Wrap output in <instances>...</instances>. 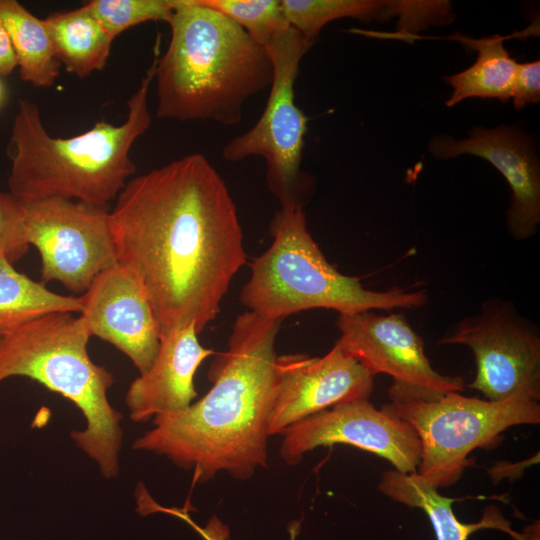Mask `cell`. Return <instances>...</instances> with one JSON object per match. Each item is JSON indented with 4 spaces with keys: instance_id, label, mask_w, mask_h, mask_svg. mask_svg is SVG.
Masks as SVG:
<instances>
[{
    "instance_id": "6da1fadb",
    "label": "cell",
    "mask_w": 540,
    "mask_h": 540,
    "mask_svg": "<svg viewBox=\"0 0 540 540\" xmlns=\"http://www.w3.org/2000/svg\"><path fill=\"white\" fill-rule=\"evenodd\" d=\"M118 262L142 279L160 336L216 319L246 263L228 187L210 161L189 154L130 178L109 210Z\"/></svg>"
},
{
    "instance_id": "7a4b0ae2",
    "label": "cell",
    "mask_w": 540,
    "mask_h": 540,
    "mask_svg": "<svg viewBox=\"0 0 540 540\" xmlns=\"http://www.w3.org/2000/svg\"><path fill=\"white\" fill-rule=\"evenodd\" d=\"M281 322L248 310L238 315L227 349L210 365L209 391L184 409L154 417L153 427L134 441L133 449L192 470L194 483L219 472L246 480L265 467Z\"/></svg>"
},
{
    "instance_id": "3957f363",
    "label": "cell",
    "mask_w": 540,
    "mask_h": 540,
    "mask_svg": "<svg viewBox=\"0 0 540 540\" xmlns=\"http://www.w3.org/2000/svg\"><path fill=\"white\" fill-rule=\"evenodd\" d=\"M168 24L170 41L154 74L157 118L239 124L246 101L271 86L267 49L199 0H177Z\"/></svg>"
},
{
    "instance_id": "277c9868",
    "label": "cell",
    "mask_w": 540,
    "mask_h": 540,
    "mask_svg": "<svg viewBox=\"0 0 540 540\" xmlns=\"http://www.w3.org/2000/svg\"><path fill=\"white\" fill-rule=\"evenodd\" d=\"M159 44L158 36L153 61L128 100L127 118L120 125L101 120L79 135L56 138L45 129L33 101H18L8 144V188L13 197L21 204L64 198L108 207L115 201L136 172L131 148L152 122L148 92Z\"/></svg>"
},
{
    "instance_id": "5b68a950",
    "label": "cell",
    "mask_w": 540,
    "mask_h": 540,
    "mask_svg": "<svg viewBox=\"0 0 540 540\" xmlns=\"http://www.w3.org/2000/svg\"><path fill=\"white\" fill-rule=\"evenodd\" d=\"M91 335L80 316L55 312L0 337V383L9 377L32 379L71 401L85 426L71 439L107 479L118 475L122 414L109 401L113 375L92 361Z\"/></svg>"
},
{
    "instance_id": "8992f818",
    "label": "cell",
    "mask_w": 540,
    "mask_h": 540,
    "mask_svg": "<svg viewBox=\"0 0 540 540\" xmlns=\"http://www.w3.org/2000/svg\"><path fill=\"white\" fill-rule=\"evenodd\" d=\"M272 243L251 265L241 303L261 317L282 321L309 309L355 314L375 309H417L424 290L372 291L360 279L340 273L323 255L306 225L302 205L280 208L270 225Z\"/></svg>"
},
{
    "instance_id": "52a82bcc",
    "label": "cell",
    "mask_w": 540,
    "mask_h": 540,
    "mask_svg": "<svg viewBox=\"0 0 540 540\" xmlns=\"http://www.w3.org/2000/svg\"><path fill=\"white\" fill-rule=\"evenodd\" d=\"M385 410L409 423L419 437L417 473L436 488L456 483L473 464L468 455L511 426L540 422L538 401L466 397L457 392L432 400L390 402Z\"/></svg>"
},
{
    "instance_id": "ba28073f",
    "label": "cell",
    "mask_w": 540,
    "mask_h": 540,
    "mask_svg": "<svg viewBox=\"0 0 540 540\" xmlns=\"http://www.w3.org/2000/svg\"><path fill=\"white\" fill-rule=\"evenodd\" d=\"M314 41L289 27L266 47L273 63V79L263 113L246 132L229 140L222 158L229 162L261 157L266 181L280 208L304 205L311 179L302 168L308 117L295 103V82L304 55Z\"/></svg>"
},
{
    "instance_id": "9c48e42d",
    "label": "cell",
    "mask_w": 540,
    "mask_h": 540,
    "mask_svg": "<svg viewBox=\"0 0 540 540\" xmlns=\"http://www.w3.org/2000/svg\"><path fill=\"white\" fill-rule=\"evenodd\" d=\"M438 343L471 349L476 375L469 387L487 400L522 397L539 402V331L512 302L486 300L478 313L452 325Z\"/></svg>"
},
{
    "instance_id": "30bf717a",
    "label": "cell",
    "mask_w": 540,
    "mask_h": 540,
    "mask_svg": "<svg viewBox=\"0 0 540 540\" xmlns=\"http://www.w3.org/2000/svg\"><path fill=\"white\" fill-rule=\"evenodd\" d=\"M29 245L39 252L41 282H60L84 293L94 278L117 262L108 207L64 198L22 204Z\"/></svg>"
},
{
    "instance_id": "8fae6325",
    "label": "cell",
    "mask_w": 540,
    "mask_h": 540,
    "mask_svg": "<svg viewBox=\"0 0 540 540\" xmlns=\"http://www.w3.org/2000/svg\"><path fill=\"white\" fill-rule=\"evenodd\" d=\"M336 325L340 331L336 344L374 376L384 373L392 378L391 402L432 400L464 390L462 378L434 370L422 338L402 314H339Z\"/></svg>"
},
{
    "instance_id": "7c38bea8",
    "label": "cell",
    "mask_w": 540,
    "mask_h": 540,
    "mask_svg": "<svg viewBox=\"0 0 540 540\" xmlns=\"http://www.w3.org/2000/svg\"><path fill=\"white\" fill-rule=\"evenodd\" d=\"M280 455L289 465L317 447L347 444L388 460L395 470L413 473L421 443L413 427L368 399L340 404L301 420L283 431Z\"/></svg>"
},
{
    "instance_id": "4fadbf2b",
    "label": "cell",
    "mask_w": 540,
    "mask_h": 540,
    "mask_svg": "<svg viewBox=\"0 0 540 540\" xmlns=\"http://www.w3.org/2000/svg\"><path fill=\"white\" fill-rule=\"evenodd\" d=\"M374 375L338 344L322 357L277 355L269 435L334 406L368 399Z\"/></svg>"
},
{
    "instance_id": "5bb4252c",
    "label": "cell",
    "mask_w": 540,
    "mask_h": 540,
    "mask_svg": "<svg viewBox=\"0 0 540 540\" xmlns=\"http://www.w3.org/2000/svg\"><path fill=\"white\" fill-rule=\"evenodd\" d=\"M80 298V317L90 335L125 354L139 374L146 372L158 352L160 329L140 276L117 261L101 271Z\"/></svg>"
},
{
    "instance_id": "9a60e30c",
    "label": "cell",
    "mask_w": 540,
    "mask_h": 540,
    "mask_svg": "<svg viewBox=\"0 0 540 540\" xmlns=\"http://www.w3.org/2000/svg\"><path fill=\"white\" fill-rule=\"evenodd\" d=\"M429 151L439 159L462 154L490 162L505 178L511 190L507 228L511 237L523 241L536 234L540 224V165L527 136L512 126L494 129L474 127L466 139L438 135Z\"/></svg>"
},
{
    "instance_id": "2e32d148",
    "label": "cell",
    "mask_w": 540,
    "mask_h": 540,
    "mask_svg": "<svg viewBox=\"0 0 540 540\" xmlns=\"http://www.w3.org/2000/svg\"><path fill=\"white\" fill-rule=\"evenodd\" d=\"M214 354L203 347L193 325L160 336L150 368L129 385L125 403L135 423L188 407L197 397L194 376L201 363Z\"/></svg>"
},
{
    "instance_id": "e0dca14e",
    "label": "cell",
    "mask_w": 540,
    "mask_h": 540,
    "mask_svg": "<svg viewBox=\"0 0 540 540\" xmlns=\"http://www.w3.org/2000/svg\"><path fill=\"white\" fill-rule=\"evenodd\" d=\"M378 489L397 502L422 509L429 517L437 540H467L473 532L484 528L501 529L519 540L523 539L511 531L508 522L495 508L489 507L480 522H460L452 510V503L457 499L442 496L438 488L417 472L402 473L395 469L386 471Z\"/></svg>"
},
{
    "instance_id": "ac0fdd59",
    "label": "cell",
    "mask_w": 540,
    "mask_h": 540,
    "mask_svg": "<svg viewBox=\"0 0 540 540\" xmlns=\"http://www.w3.org/2000/svg\"><path fill=\"white\" fill-rule=\"evenodd\" d=\"M43 20L55 55L69 73L85 78L105 68L114 39L87 2L77 9L51 13Z\"/></svg>"
},
{
    "instance_id": "d6986e66",
    "label": "cell",
    "mask_w": 540,
    "mask_h": 540,
    "mask_svg": "<svg viewBox=\"0 0 540 540\" xmlns=\"http://www.w3.org/2000/svg\"><path fill=\"white\" fill-rule=\"evenodd\" d=\"M455 39L475 49V63L460 73L445 77L453 88L446 101L452 107L467 98H494L507 102L512 95L513 82L518 63L504 47L505 37L494 35L488 38L471 39L456 36Z\"/></svg>"
},
{
    "instance_id": "ffe728a7",
    "label": "cell",
    "mask_w": 540,
    "mask_h": 540,
    "mask_svg": "<svg viewBox=\"0 0 540 540\" xmlns=\"http://www.w3.org/2000/svg\"><path fill=\"white\" fill-rule=\"evenodd\" d=\"M0 19L9 34L21 79L36 87L53 86L61 63L44 20L16 0H0Z\"/></svg>"
},
{
    "instance_id": "44dd1931",
    "label": "cell",
    "mask_w": 540,
    "mask_h": 540,
    "mask_svg": "<svg viewBox=\"0 0 540 540\" xmlns=\"http://www.w3.org/2000/svg\"><path fill=\"white\" fill-rule=\"evenodd\" d=\"M80 296L60 295L0 258V337L43 315L80 313Z\"/></svg>"
},
{
    "instance_id": "7402d4cb",
    "label": "cell",
    "mask_w": 540,
    "mask_h": 540,
    "mask_svg": "<svg viewBox=\"0 0 540 540\" xmlns=\"http://www.w3.org/2000/svg\"><path fill=\"white\" fill-rule=\"evenodd\" d=\"M289 25L315 42L321 29L341 18H355L363 22L386 20L407 12L410 1L378 0H281Z\"/></svg>"
},
{
    "instance_id": "603a6c76",
    "label": "cell",
    "mask_w": 540,
    "mask_h": 540,
    "mask_svg": "<svg viewBox=\"0 0 540 540\" xmlns=\"http://www.w3.org/2000/svg\"><path fill=\"white\" fill-rule=\"evenodd\" d=\"M236 24L259 45L267 47L282 31L290 27L281 0H199Z\"/></svg>"
},
{
    "instance_id": "cb8c5ba5",
    "label": "cell",
    "mask_w": 540,
    "mask_h": 540,
    "mask_svg": "<svg viewBox=\"0 0 540 540\" xmlns=\"http://www.w3.org/2000/svg\"><path fill=\"white\" fill-rule=\"evenodd\" d=\"M87 3L107 33L115 39L144 22L168 23L177 0H91Z\"/></svg>"
},
{
    "instance_id": "d4e9b609",
    "label": "cell",
    "mask_w": 540,
    "mask_h": 540,
    "mask_svg": "<svg viewBox=\"0 0 540 540\" xmlns=\"http://www.w3.org/2000/svg\"><path fill=\"white\" fill-rule=\"evenodd\" d=\"M29 246L23 205L9 192H0V258L14 264Z\"/></svg>"
},
{
    "instance_id": "484cf974",
    "label": "cell",
    "mask_w": 540,
    "mask_h": 540,
    "mask_svg": "<svg viewBox=\"0 0 540 540\" xmlns=\"http://www.w3.org/2000/svg\"><path fill=\"white\" fill-rule=\"evenodd\" d=\"M138 511L142 515L163 512L173 515L189 524L204 540H227L229 538V528L217 516H212L205 527L197 525L190 517L186 508L163 507L156 503L145 490L139 489L137 494ZM300 530V521H292L288 527L290 540H296Z\"/></svg>"
},
{
    "instance_id": "4316f807",
    "label": "cell",
    "mask_w": 540,
    "mask_h": 540,
    "mask_svg": "<svg viewBox=\"0 0 540 540\" xmlns=\"http://www.w3.org/2000/svg\"><path fill=\"white\" fill-rule=\"evenodd\" d=\"M516 109H522L528 104L540 100V61L521 63L517 65L513 82L512 95Z\"/></svg>"
},
{
    "instance_id": "83f0119b",
    "label": "cell",
    "mask_w": 540,
    "mask_h": 540,
    "mask_svg": "<svg viewBox=\"0 0 540 540\" xmlns=\"http://www.w3.org/2000/svg\"><path fill=\"white\" fill-rule=\"evenodd\" d=\"M17 67V61L6 27L0 19V76H9Z\"/></svg>"
},
{
    "instance_id": "f1b7e54d",
    "label": "cell",
    "mask_w": 540,
    "mask_h": 540,
    "mask_svg": "<svg viewBox=\"0 0 540 540\" xmlns=\"http://www.w3.org/2000/svg\"><path fill=\"white\" fill-rule=\"evenodd\" d=\"M3 96H4V89H3L2 83L0 81V103L3 100Z\"/></svg>"
}]
</instances>
